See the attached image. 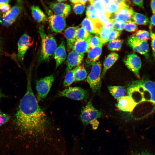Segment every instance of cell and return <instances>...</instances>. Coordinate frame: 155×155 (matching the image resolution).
I'll return each instance as SVG.
<instances>
[{
	"label": "cell",
	"mask_w": 155,
	"mask_h": 155,
	"mask_svg": "<svg viewBox=\"0 0 155 155\" xmlns=\"http://www.w3.org/2000/svg\"><path fill=\"white\" fill-rule=\"evenodd\" d=\"M114 25V30L121 31L124 28L125 22L119 20H114L112 22Z\"/></svg>",
	"instance_id": "42"
},
{
	"label": "cell",
	"mask_w": 155,
	"mask_h": 155,
	"mask_svg": "<svg viewBox=\"0 0 155 155\" xmlns=\"http://www.w3.org/2000/svg\"><path fill=\"white\" fill-rule=\"evenodd\" d=\"M108 89L111 94L117 100L125 96L127 92L125 88L121 86H108Z\"/></svg>",
	"instance_id": "25"
},
{
	"label": "cell",
	"mask_w": 155,
	"mask_h": 155,
	"mask_svg": "<svg viewBox=\"0 0 155 155\" xmlns=\"http://www.w3.org/2000/svg\"><path fill=\"white\" fill-rule=\"evenodd\" d=\"M121 32L115 30L111 31L106 43L116 40L120 36Z\"/></svg>",
	"instance_id": "40"
},
{
	"label": "cell",
	"mask_w": 155,
	"mask_h": 155,
	"mask_svg": "<svg viewBox=\"0 0 155 155\" xmlns=\"http://www.w3.org/2000/svg\"><path fill=\"white\" fill-rule=\"evenodd\" d=\"M85 7L84 5L81 3H76L73 4V9L75 13L81 14L84 12Z\"/></svg>",
	"instance_id": "39"
},
{
	"label": "cell",
	"mask_w": 155,
	"mask_h": 155,
	"mask_svg": "<svg viewBox=\"0 0 155 155\" xmlns=\"http://www.w3.org/2000/svg\"><path fill=\"white\" fill-rule=\"evenodd\" d=\"M128 155H155V148L146 140L139 139L131 144Z\"/></svg>",
	"instance_id": "5"
},
{
	"label": "cell",
	"mask_w": 155,
	"mask_h": 155,
	"mask_svg": "<svg viewBox=\"0 0 155 155\" xmlns=\"http://www.w3.org/2000/svg\"><path fill=\"white\" fill-rule=\"evenodd\" d=\"M123 41V40L118 39L111 41L108 44V49L113 51H118L121 49Z\"/></svg>",
	"instance_id": "32"
},
{
	"label": "cell",
	"mask_w": 155,
	"mask_h": 155,
	"mask_svg": "<svg viewBox=\"0 0 155 155\" xmlns=\"http://www.w3.org/2000/svg\"><path fill=\"white\" fill-rule=\"evenodd\" d=\"M10 118V115L0 110V127L7 122Z\"/></svg>",
	"instance_id": "41"
},
{
	"label": "cell",
	"mask_w": 155,
	"mask_h": 155,
	"mask_svg": "<svg viewBox=\"0 0 155 155\" xmlns=\"http://www.w3.org/2000/svg\"><path fill=\"white\" fill-rule=\"evenodd\" d=\"M30 8L32 17L36 22L40 23L48 20L47 16L39 7L34 5Z\"/></svg>",
	"instance_id": "24"
},
{
	"label": "cell",
	"mask_w": 155,
	"mask_h": 155,
	"mask_svg": "<svg viewBox=\"0 0 155 155\" xmlns=\"http://www.w3.org/2000/svg\"><path fill=\"white\" fill-rule=\"evenodd\" d=\"M102 44H100L89 49L86 60L87 67L92 66L98 60L101 53Z\"/></svg>",
	"instance_id": "19"
},
{
	"label": "cell",
	"mask_w": 155,
	"mask_h": 155,
	"mask_svg": "<svg viewBox=\"0 0 155 155\" xmlns=\"http://www.w3.org/2000/svg\"><path fill=\"white\" fill-rule=\"evenodd\" d=\"M75 67L66 73L63 82L64 87H68L75 82L74 73Z\"/></svg>",
	"instance_id": "28"
},
{
	"label": "cell",
	"mask_w": 155,
	"mask_h": 155,
	"mask_svg": "<svg viewBox=\"0 0 155 155\" xmlns=\"http://www.w3.org/2000/svg\"><path fill=\"white\" fill-rule=\"evenodd\" d=\"M53 56L56 62V67L57 68L63 63L66 58L65 42L64 40H62L56 48L54 53Z\"/></svg>",
	"instance_id": "20"
},
{
	"label": "cell",
	"mask_w": 155,
	"mask_h": 155,
	"mask_svg": "<svg viewBox=\"0 0 155 155\" xmlns=\"http://www.w3.org/2000/svg\"><path fill=\"white\" fill-rule=\"evenodd\" d=\"M59 97H65L76 100H86L89 94L86 90L78 87H69L58 93Z\"/></svg>",
	"instance_id": "9"
},
{
	"label": "cell",
	"mask_w": 155,
	"mask_h": 155,
	"mask_svg": "<svg viewBox=\"0 0 155 155\" xmlns=\"http://www.w3.org/2000/svg\"><path fill=\"white\" fill-rule=\"evenodd\" d=\"M132 21L135 24L140 25H146L149 24L148 18L145 15L139 13L133 12Z\"/></svg>",
	"instance_id": "26"
},
{
	"label": "cell",
	"mask_w": 155,
	"mask_h": 155,
	"mask_svg": "<svg viewBox=\"0 0 155 155\" xmlns=\"http://www.w3.org/2000/svg\"><path fill=\"white\" fill-rule=\"evenodd\" d=\"M133 36L140 40L146 41L149 40L150 37L149 32L144 30H139L137 31Z\"/></svg>",
	"instance_id": "33"
},
{
	"label": "cell",
	"mask_w": 155,
	"mask_h": 155,
	"mask_svg": "<svg viewBox=\"0 0 155 155\" xmlns=\"http://www.w3.org/2000/svg\"><path fill=\"white\" fill-rule=\"evenodd\" d=\"M116 106L123 112L131 113L137 108V105L128 95L125 96L117 100Z\"/></svg>",
	"instance_id": "15"
},
{
	"label": "cell",
	"mask_w": 155,
	"mask_h": 155,
	"mask_svg": "<svg viewBox=\"0 0 155 155\" xmlns=\"http://www.w3.org/2000/svg\"><path fill=\"white\" fill-rule=\"evenodd\" d=\"M127 95L140 106L143 117L155 111V82L147 78L133 81L127 88Z\"/></svg>",
	"instance_id": "2"
},
{
	"label": "cell",
	"mask_w": 155,
	"mask_h": 155,
	"mask_svg": "<svg viewBox=\"0 0 155 155\" xmlns=\"http://www.w3.org/2000/svg\"><path fill=\"white\" fill-rule=\"evenodd\" d=\"M133 12V10L129 7L121 8L111 15V20L112 22L117 20L124 22L132 21V17Z\"/></svg>",
	"instance_id": "16"
},
{
	"label": "cell",
	"mask_w": 155,
	"mask_h": 155,
	"mask_svg": "<svg viewBox=\"0 0 155 155\" xmlns=\"http://www.w3.org/2000/svg\"><path fill=\"white\" fill-rule=\"evenodd\" d=\"M111 31L104 27L98 34L101 43L103 44L106 43Z\"/></svg>",
	"instance_id": "34"
},
{
	"label": "cell",
	"mask_w": 155,
	"mask_h": 155,
	"mask_svg": "<svg viewBox=\"0 0 155 155\" xmlns=\"http://www.w3.org/2000/svg\"><path fill=\"white\" fill-rule=\"evenodd\" d=\"M132 1L135 5L141 8H144V2L143 0H132Z\"/></svg>",
	"instance_id": "45"
},
{
	"label": "cell",
	"mask_w": 155,
	"mask_h": 155,
	"mask_svg": "<svg viewBox=\"0 0 155 155\" xmlns=\"http://www.w3.org/2000/svg\"><path fill=\"white\" fill-rule=\"evenodd\" d=\"M46 13L48 16L49 26L51 30L56 33L62 32L66 26L65 18L63 17L53 13L49 9L45 7Z\"/></svg>",
	"instance_id": "8"
},
{
	"label": "cell",
	"mask_w": 155,
	"mask_h": 155,
	"mask_svg": "<svg viewBox=\"0 0 155 155\" xmlns=\"http://www.w3.org/2000/svg\"><path fill=\"white\" fill-rule=\"evenodd\" d=\"M127 44L134 51L149 58V45L147 41L140 40L133 35L128 38Z\"/></svg>",
	"instance_id": "11"
},
{
	"label": "cell",
	"mask_w": 155,
	"mask_h": 155,
	"mask_svg": "<svg viewBox=\"0 0 155 155\" xmlns=\"http://www.w3.org/2000/svg\"><path fill=\"white\" fill-rule=\"evenodd\" d=\"M102 43L98 35L94 36L91 35L89 41V46L90 48H92Z\"/></svg>",
	"instance_id": "37"
},
{
	"label": "cell",
	"mask_w": 155,
	"mask_h": 155,
	"mask_svg": "<svg viewBox=\"0 0 155 155\" xmlns=\"http://www.w3.org/2000/svg\"><path fill=\"white\" fill-rule=\"evenodd\" d=\"M91 35L83 27H79L76 32V40H88Z\"/></svg>",
	"instance_id": "29"
},
{
	"label": "cell",
	"mask_w": 155,
	"mask_h": 155,
	"mask_svg": "<svg viewBox=\"0 0 155 155\" xmlns=\"http://www.w3.org/2000/svg\"><path fill=\"white\" fill-rule=\"evenodd\" d=\"M124 62L127 68L140 79L139 71L142 66V62L139 57L135 53H130L127 55Z\"/></svg>",
	"instance_id": "13"
},
{
	"label": "cell",
	"mask_w": 155,
	"mask_h": 155,
	"mask_svg": "<svg viewBox=\"0 0 155 155\" xmlns=\"http://www.w3.org/2000/svg\"><path fill=\"white\" fill-rule=\"evenodd\" d=\"M23 8V1H17L8 11L4 13H0V24L5 26L12 25L21 14Z\"/></svg>",
	"instance_id": "7"
},
{
	"label": "cell",
	"mask_w": 155,
	"mask_h": 155,
	"mask_svg": "<svg viewBox=\"0 0 155 155\" xmlns=\"http://www.w3.org/2000/svg\"><path fill=\"white\" fill-rule=\"evenodd\" d=\"M105 5L107 4L111 3L113 2V0H103Z\"/></svg>",
	"instance_id": "52"
},
{
	"label": "cell",
	"mask_w": 155,
	"mask_h": 155,
	"mask_svg": "<svg viewBox=\"0 0 155 155\" xmlns=\"http://www.w3.org/2000/svg\"><path fill=\"white\" fill-rule=\"evenodd\" d=\"M49 5L54 13L61 16L65 18L68 16L71 10L70 5L63 3L50 2Z\"/></svg>",
	"instance_id": "18"
},
{
	"label": "cell",
	"mask_w": 155,
	"mask_h": 155,
	"mask_svg": "<svg viewBox=\"0 0 155 155\" xmlns=\"http://www.w3.org/2000/svg\"><path fill=\"white\" fill-rule=\"evenodd\" d=\"M79 27L71 26L65 30L64 35L67 40V47L68 51H70L76 41V34Z\"/></svg>",
	"instance_id": "21"
},
{
	"label": "cell",
	"mask_w": 155,
	"mask_h": 155,
	"mask_svg": "<svg viewBox=\"0 0 155 155\" xmlns=\"http://www.w3.org/2000/svg\"><path fill=\"white\" fill-rule=\"evenodd\" d=\"M103 115V114L95 108L90 101L83 106L81 111L80 118L83 125V134L89 124L92 126L94 129H96L99 124L97 119Z\"/></svg>",
	"instance_id": "4"
},
{
	"label": "cell",
	"mask_w": 155,
	"mask_h": 155,
	"mask_svg": "<svg viewBox=\"0 0 155 155\" xmlns=\"http://www.w3.org/2000/svg\"><path fill=\"white\" fill-rule=\"evenodd\" d=\"M80 152L77 150H73L68 153L65 155H81Z\"/></svg>",
	"instance_id": "49"
},
{
	"label": "cell",
	"mask_w": 155,
	"mask_h": 155,
	"mask_svg": "<svg viewBox=\"0 0 155 155\" xmlns=\"http://www.w3.org/2000/svg\"><path fill=\"white\" fill-rule=\"evenodd\" d=\"M125 29L129 32L135 31L137 29L136 25L132 21H131L125 22Z\"/></svg>",
	"instance_id": "38"
},
{
	"label": "cell",
	"mask_w": 155,
	"mask_h": 155,
	"mask_svg": "<svg viewBox=\"0 0 155 155\" xmlns=\"http://www.w3.org/2000/svg\"><path fill=\"white\" fill-rule=\"evenodd\" d=\"M150 33H155V14L151 17L149 23Z\"/></svg>",
	"instance_id": "43"
},
{
	"label": "cell",
	"mask_w": 155,
	"mask_h": 155,
	"mask_svg": "<svg viewBox=\"0 0 155 155\" xmlns=\"http://www.w3.org/2000/svg\"><path fill=\"white\" fill-rule=\"evenodd\" d=\"M82 27L90 34H98L104 27V25L98 19L94 20L85 18L81 23Z\"/></svg>",
	"instance_id": "14"
},
{
	"label": "cell",
	"mask_w": 155,
	"mask_h": 155,
	"mask_svg": "<svg viewBox=\"0 0 155 155\" xmlns=\"http://www.w3.org/2000/svg\"><path fill=\"white\" fill-rule=\"evenodd\" d=\"M119 57L118 55L112 53L108 55L103 63V68L101 74V78L103 79L107 71L115 63Z\"/></svg>",
	"instance_id": "22"
},
{
	"label": "cell",
	"mask_w": 155,
	"mask_h": 155,
	"mask_svg": "<svg viewBox=\"0 0 155 155\" xmlns=\"http://www.w3.org/2000/svg\"><path fill=\"white\" fill-rule=\"evenodd\" d=\"M32 41L30 37L26 33L23 34L19 38L17 44L18 61L22 63L28 50L32 46Z\"/></svg>",
	"instance_id": "12"
},
{
	"label": "cell",
	"mask_w": 155,
	"mask_h": 155,
	"mask_svg": "<svg viewBox=\"0 0 155 155\" xmlns=\"http://www.w3.org/2000/svg\"><path fill=\"white\" fill-rule=\"evenodd\" d=\"M38 32L41 40L38 60L39 62L46 61L50 59L57 47L56 41L53 36L45 33L42 25L39 26Z\"/></svg>",
	"instance_id": "3"
},
{
	"label": "cell",
	"mask_w": 155,
	"mask_h": 155,
	"mask_svg": "<svg viewBox=\"0 0 155 155\" xmlns=\"http://www.w3.org/2000/svg\"><path fill=\"white\" fill-rule=\"evenodd\" d=\"M54 80L53 75L41 78L36 82V88L38 100H42L46 97Z\"/></svg>",
	"instance_id": "10"
},
{
	"label": "cell",
	"mask_w": 155,
	"mask_h": 155,
	"mask_svg": "<svg viewBox=\"0 0 155 155\" xmlns=\"http://www.w3.org/2000/svg\"><path fill=\"white\" fill-rule=\"evenodd\" d=\"M4 51L3 48L2 42L0 38V56L2 55Z\"/></svg>",
	"instance_id": "50"
},
{
	"label": "cell",
	"mask_w": 155,
	"mask_h": 155,
	"mask_svg": "<svg viewBox=\"0 0 155 155\" xmlns=\"http://www.w3.org/2000/svg\"><path fill=\"white\" fill-rule=\"evenodd\" d=\"M65 0H58L57 1L58 2L63 3L64 1H65Z\"/></svg>",
	"instance_id": "53"
},
{
	"label": "cell",
	"mask_w": 155,
	"mask_h": 155,
	"mask_svg": "<svg viewBox=\"0 0 155 155\" xmlns=\"http://www.w3.org/2000/svg\"><path fill=\"white\" fill-rule=\"evenodd\" d=\"M31 70L27 71L26 93L21 100L15 115V122L20 132L26 131L49 119L40 107L31 86Z\"/></svg>",
	"instance_id": "1"
},
{
	"label": "cell",
	"mask_w": 155,
	"mask_h": 155,
	"mask_svg": "<svg viewBox=\"0 0 155 155\" xmlns=\"http://www.w3.org/2000/svg\"><path fill=\"white\" fill-rule=\"evenodd\" d=\"M89 39L86 40H76L71 49L80 53L84 54L88 52L90 49L89 46Z\"/></svg>",
	"instance_id": "23"
},
{
	"label": "cell",
	"mask_w": 155,
	"mask_h": 155,
	"mask_svg": "<svg viewBox=\"0 0 155 155\" xmlns=\"http://www.w3.org/2000/svg\"><path fill=\"white\" fill-rule=\"evenodd\" d=\"M99 11L93 5H90L88 6L86 11L87 17L91 19L94 20L98 19L99 13Z\"/></svg>",
	"instance_id": "31"
},
{
	"label": "cell",
	"mask_w": 155,
	"mask_h": 155,
	"mask_svg": "<svg viewBox=\"0 0 155 155\" xmlns=\"http://www.w3.org/2000/svg\"><path fill=\"white\" fill-rule=\"evenodd\" d=\"M111 16L104 12H99L98 17V20L104 25L108 23L111 22Z\"/></svg>",
	"instance_id": "36"
},
{
	"label": "cell",
	"mask_w": 155,
	"mask_h": 155,
	"mask_svg": "<svg viewBox=\"0 0 155 155\" xmlns=\"http://www.w3.org/2000/svg\"><path fill=\"white\" fill-rule=\"evenodd\" d=\"M7 96L3 93L1 90H0V100L3 98L7 97Z\"/></svg>",
	"instance_id": "51"
},
{
	"label": "cell",
	"mask_w": 155,
	"mask_h": 155,
	"mask_svg": "<svg viewBox=\"0 0 155 155\" xmlns=\"http://www.w3.org/2000/svg\"><path fill=\"white\" fill-rule=\"evenodd\" d=\"M75 67L74 73L75 82L81 81L85 79L87 77V73L84 67L80 65Z\"/></svg>",
	"instance_id": "27"
},
{
	"label": "cell",
	"mask_w": 155,
	"mask_h": 155,
	"mask_svg": "<svg viewBox=\"0 0 155 155\" xmlns=\"http://www.w3.org/2000/svg\"><path fill=\"white\" fill-rule=\"evenodd\" d=\"M1 0H0V3L1 2Z\"/></svg>",
	"instance_id": "54"
},
{
	"label": "cell",
	"mask_w": 155,
	"mask_h": 155,
	"mask_svg": "<svg viewBox=\"0 0 155 155\" xmlns=\"http://www.w3.org/2000/svg\"><path fill=\"white\" fill-rule=\"evenodd\" d=\"M87 1H88L87 0H71L70 1L73 4L81 3L84 5Z\"/></svg>",
	"instance_id": "47"
},
{
	"label": "cell",
	"mask_w": 155,
	"mask_h": 155,
	"mask_svg": "<svg viewBox=\"0 0 155 155\" xmlns=\"http://www.w3.org/2000/svg\"><path fill=\"white\" fill-rule=\"evenodd\" d=\"M151 38V46L152 50V55L155 61V33H150Z\"/></svg>",
	"instance_id": "44"
},
{
	"label": "cell",
	"mask_w": 155,
	"mask_h": 155,
	"mask_svg": "<svg viewBox=\"0 0 155 155\" xmlns=\"http://www.w3.org/2000/svg\"><path fill=\"white\" fill-rule=\"evenodd\" d=\"M121 8L122 7L119 5L113 2L105 5L104 11L108 14L111 15Z\"/></svg>",
	"instance_id": "30"
},
{
	"label": "cell",
	"mask_w": 155,
	"mask_h": 155,
	"mask_svg": "<svg viewBox=\"0 0 155 155\" xmlns=\"http://www.w3.org/2000/svg\"><path fill=\"white\" fill-rule=\"evenodd\" d=\"M102 68L100 61L95 63L92 65L90 72L86 79L87 82L94 93H98L100 91Z\"/></svg>",
	"instance_id": "6"
},
{
	"label": "cell",
	"mask_w": 155,
	"mask_h": 155,
	"mask_svg": "<svg viewBox=\"0 0 155 155\" xmlns=\"http://www.w3.org/2000/svg\"><path fill=\"white\" fill-rule=\"evenodd\" d=\"M89 1L90 4L98 9L100 12H104V9L105 5L103 0H90Z\"/></svg>",
	"instance_id": "35"
},
{
	"label": "cell",
	"mask_w": 155,
	"mask_h": 155,
	"mask_svg": "<svg viewBox=\"0 0 155 155\" xmlns=\"http://www.w3.org/2000/svg\"><path fill=\"white\" fill-rule=\"evenodd\" d=\"M84 54L80 53L73 51H70L67 56L66 61V73L82 63L84 58Z\"/></svg>",
	"instance_id": "17"
},
{
	"label": "cell",
	"mask_w": 155,
	"mask_h": 155,
	"mask_svg": "<svg viewBox=\"0 0 155 155\" xmlns=\"http://www.w3.org/2000/svg\"><path fill=\"white\" fill-rule=\"evenodd\" d=\"M104 27L110 31L114 30V25L113 22H110L104 25Z\"/></svg>",
	"instance_id": "46"
},
{
	"label": "cell",
	"mask_w": 155,
	"mask_h": 155,
	"mask_svg": "<svg viewBox=\"0 0 155 155\" xmlns=\"http://www.w3.org/2000/svg\"><path fill=\"white\" fill-rule=\"evenodd\" d=\"M150 6L152 13L155 14V0L151 1Z\"/></svg>",
	"instance_id": "48"
}]
</instances>
